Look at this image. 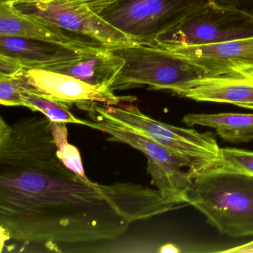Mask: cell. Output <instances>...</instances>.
<instances>
[{
    "mask_svg": "<svg viewBox=\"0 0 253 253\" xmlns=\"http://www.w3.org/2000/svg\"><path fill=\"white\" fill-rule=\"evenodd\" d=\"M157 189L133 183L98 184L57 156L51 121L0 118V229L19 242L112 241L131 223L180 208Z\"/></svg>",
    "mask_w": 253,
    "mask_h": 253,
    "instance_id": "6da1fadb",
    "label": "cell"
},
{
    "mask_svg": "<svg viewBox=\"0 0 253 253\" xmlns=\"http://www.w3.org/2000/svg\"><path fill=\"white\" fill-rule=\"evenodd\" d=\"M186 204L207 217L220 233L253 236V175L223 167L193 179Z\"/></svg>",
    "mask_w": 253,
    "mask_h": 253,
    "instance_id": "7a4b0ae2",
    "label": "cell"
},
{
    "mask_svg": "<svg viewBox=\"0 0 253 253\" xmlns=\"http://www.w3.org/2000/svg\"><path fill=\"white\" fill-rule=\"evenodd\" d=\"M85 112H92L143 134L187 160L188 171L193 178L201 173L220 167L221 156L217 140L210 131L180 128L152 119L134 103L119 105L88 102L77 105Z\"/></svg>",
    "mask_w": 253,
    "mask_h": 253,
    "instance_id": "3957f363",
    "label": "cell"
},
{
    "mask_svg": "<svg viewBox=\"0 0 253 253\" xmlns=\"http://www.w3.org/2000/svg\"><path fill=\"white\" fill-rule=\"evenodd\" d=\"M110 49L125 62L111 85L113 91L147 85L174 92L191 81L210 76L195 63L158 45L134 42Z\"/></svg>",
    "mask_w": 253,
    "mask_h": 253,
    "instance_id": "277c9868",
    "label": "cell"
},
{
    "mask_svg": "<svg viewBox=\"0 0 253 253\" xmlns=\"http://www.w3.org/2000/svg\"><path fill=\"white\" fill-rule=\"evenodd\" d=\"M86 113L90 119L86 126L108 134L109 141L125 143L145 155L152 183L164 199L186 204V192L194 179L189 171L183 169L190 168L187 160L143 134L92 112Z\"/></svg>",
    "mask_w": 253,
    "mask_h": 253,
    "instance_id": "5b68a950",
    "label": "cell"
},
{
    "mask_svg": "<svg viewBox=\"0 0 253 253\" xmlns=\"http://www.w3.org/2000/svg\"><path fill=\"white\" fill-rule=\"evenodd\" d=\"M211 0H120L100 14L134 42L156 45L161 35Z\"/></svg>",
    "mask_w": 253,
    "mask_h": 253,
    "instance_id": "8992f818",
    "label": "cell"
},
{
    "mask_svg": "<svg viewBox=\"0 0 253 253\" xmlns=\"http://www.w3.org/2000/svg\"><path fill=\"white\" fill-rule=\"evenodd\" d=\"M253 37V17L212 2L157 39L158 46L211 45Z\"/></svg>",
    "mask_w": 253,
    "mask_h": 253,
    "instance_id": "52a82bcc",
    "label": "cell"
},
{
    "mask_svg": "<svg viewBox=\"0 0 253 253\" xmlns=\"http://www.w3.org/2000/svg\"><path fill=\"white\" fill-rule=\"evenodd\" d=\"M9 2L23 14L110 48L134 42L100 14L81 4L61 0H17Z\"/></svg>",
    "mask_w": 253,
    "mask_h": 253,
    "instance_id": "ba28073f",
    "label": "cell"
},
{
    "mask_svg": "<svg viewBox=\"0 0 253 253\" xmlns=\"http://www.w3.org/2000/svg\"><path fill=\"white\" fill-rule=\"evenodd\" d=\"M23 88L71 105L96 102L108 105L134 103V97L117 96L109 85H94L60 72L24 69L14 75Z\"/></svg>",
    "mask_w": 253,
    "mask_h": 253,
    "instance_id": "9c48e42d",
    "label": "cell"
},
{
    "mask_svg": "<svg viewBox=\"0 0 253 253\" xmlns=\"http://www.w3.org/2000/svg\"><path fill=\"white\" fill-rule=\"evenodd\" d=\"M161 48L195 63L210 76L253 78V37L211 45Z\"/></svg>",
    "mask_w": 253,
    "mask_h": 253,
    "instance_id": "30bf717a",
    "label": "cell"
},
{
    "mask_svg": "<svg viewBox=\"0 0 253 253\" xmlns=\"http://www.w3.org/2000/svg\"><path fill=\"white\" fill-rule=\"evenodd\" d=\"M0 36L27 38L88 52L108 47L23 14L9 2H0Z\"/></svg>",
    "mask_w": 253,
    "mask_h": 253,
    "instance_id": "8fae6325",
    "label": "cell"
},
{
    "mask_svg": "<svg viewBox=\"0 0 253 253\" xmlns=\"http://www.w3.org/2000/svg\"><path fill=\"white\" fill-rule=\"evenodd\" d=\"M173 93L195 101L229 103L253 110V78L204 77L188 83Z\"/></svg>",
    "mask_w": 253,
    "mask_h": 253,
    "instance_id": "7c38bea8",
    "label": "cell"
},
{
    "mask_svg": "<svg viewBox=\"0 0 253 253\" xmlns=\"http://www.w3.org/2000/svg\"><path fill=\"white\" fill-rule=\"evenodd\" d=\"M88 53L92 52L27 38L0 36V54L18 59L24 69L51 71L74 63Z\"/></svg>",
    "mask_w": 253,
    "mask_h": 253,
    "instance_id": "4fadbf2b",
    "label": "cell"
},
{
    "mask_svg": "<svg viewBox=\"0 0 253 253\" xmlns=\"http://www.w3.org/2000/svg\"><path fill=\"white\" fill-rule=\"evenodd\" d=\"M124 63L122 57L112 52L110 47H106L51 71L69 75L91 85L111 87Z\"/></svg>",
    "mask_w": 253,
    "mask_h": 253,
    "instance_id": "5bb4252c",
    "label": "cell"
},
{
    "mask_svg": "<svg viewBox=\"0 0 253 253\" xmlns=\"http://www.w3.org/2000/svg\"><path fill=\"white\" fill-rule=\"evenodd\" d=\"M182 121L188 126L214 128L220 138L229 143L253 140V114H188Z\"/></svg>",
    "mask_w": 253,
    "mask_h": 253,
    "instance_id": "9a60e30c",
    "label": "cell"
},
{
    "mask_svg": "<svg viewBox=\"0 0 253 253\" xmlns=\"http://www.w3.org/2000/svg\"><path fill=\"white\" fill-rule=\"evenodd\" d=\"M23 88V87H22ZM23 106L40 112L52 122L87 126L86 120L76 118L70 111V106L51 97L23 88Z\"/></svg>",
    "mask_w": 253,
    "mask_h": 253,
    "instance_id": "2e32d148",
    "label": "cell"
},
{
    "mask_svg": "<svg viewBox=\"0 0 253 253\" xmlns=\"http://www.w3.org/2000/svg\"><path fill=\"white\" fill-rule=\"evenodd\" d=\"M51 131L57 146V156L69 169L85 180H90L85 174L79 149L68 141L66 124L51 121Z\"/></svg>",
    "mask_w": 253,
    "mask_h": 253,
    "instance_id": "e0dca14e",
    "label": "cell"
},
{
    "mask_svg": "<svg viewBox=\"0 0 253 253\" xmlns=\"http://www.w3.org/2000/svg\"><path fill=\"white\" fill-rule=\"evenodd\" d=\"M220 167L232 169L253 175V152L234 148L220 149Z\"/></svg>",
    "mask_w": 253,
    "mask_h": 253,
    "instance_id": "ac0fdd59",
    "label": "cell"
},
{
    "mask_svg": "<svg viewBox=\"0 0 253 253\" xmlns=\"http://www.w3.org/2000/svg\"><path fill=\"white\" fill-rule=\"evenodd\" d=\"M0 103L6 106L24 105L23 88L15 77L0 75Z\"/></svg>",
    "mask_w": 253,
    "mask_h": 253,
    "instance_id": "d6986e66",
    "label": "cell"
},
{
    "mask_svg": "<svg viewBox=\"0 0 253 253\" xmlns=\"http://www.w3.org/2000/svg\"><path fill=\"white\" fill-rule=\"evenodd\" d=\"M219 6L237 10L253 17V0H211Z\"/></svg>",
    "mask_w": 253,
    "mask_h": 253,
    "instance_id": "ffe728a7",
    "label": "cell"
},
{
    "mask_svg": "<svg viewBox=\"0 0 253 253\" xmlns=\"http://www.w3.org/2000/svg\"><path fill=\"white\" fill-rule=\"evenodd\" d=\"M24 69L21 62L11 56L0 54V75L14 76Z\"/></svg>",
    "mask_w": 253,
    "mask_h": 253,
    "instance_id": "44dd1931",
    "label": "cell"
},
{
    "mask_svg": "<svg viewBox=\"0 0 253 253\" xmlns=\"http://www.w3.org/2000/svg\"><path fill=\"white\" fill-rule=\"evenodd\" d=\"M61 1L85 5L92 10L94 12L100 14L117 2H119L120 0H61Z\"/></svg>",
    "mask_w": 253,
    "mask_h": 253,
    "instance_id": "7402d4cb",
    "label": "cell"
},
{
    "mask_svg": "<svg viewBox=\"0 0 253 253\" xmlns=\"http://www.w3.org/2000/svg\"><path fill=\"white\" fill-rule=\"evenodd\" d=\"M223 252L231 253H253V241L238 247H232V249L224 250Z\"/></svg>",
    "mask_w": 253,
    "mask_h": 253,
    "instance_id": "603a6c76",
    "label": "cell"
},
{
    "mask_svg": "<svg viewBox=\"0 0 253 253\" xmlns=\"http://www.w3.org/2000/svg\"><path fill=\"white\" fill-rule=\"evenodd\" d=\"M10 0H0V2H8Z\"/></svg>",
    "mask_w": 253,
    "mask_h": 253,
    "instance_id": "cb8c5ba5",
    "label": "cell"
},
{
    "mask_svg": "<svg viewBox=\"0 0 253 253\" xmlns=\"http://www.w3.org/2000/svg\"><path fill=\"white\" fill-rule=\"evenodd\" d=\"M13 1H17V0H10L8 2H13Z\"/></svg>",
    "mask_w": 253,
    "mask_h": 253,
    "instance_id": "d4e9b609",
    "label": "cell"
}]
</instances>
